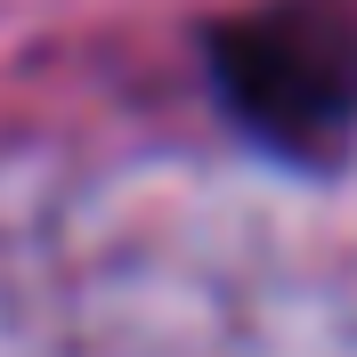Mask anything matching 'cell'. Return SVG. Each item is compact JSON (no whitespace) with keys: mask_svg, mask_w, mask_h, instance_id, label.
Listing matches in <instances>:
<instances>
[{"mask_svg":"<svg viewBox=\"0 0 357 357\" xmlns=\"http://www.w3.org/2000/svg\"><path fill=\"white\" fill-rule=\"evenodd\" d=\"M227 114L292 162H333L357 130V24L317 0H276L211 33Z\"/></svg>","mask_w":357,"mask_h":357,"instance_id":"6da1fadb","label":"cell"}]
</instances>
